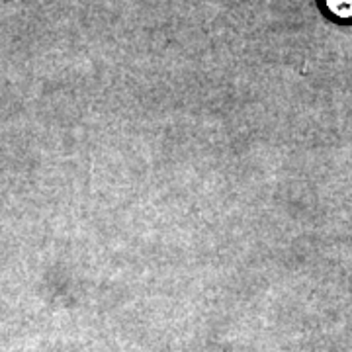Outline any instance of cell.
<instances>
[{
    "label": "cell",
    "instance_id": "obj_1",
    "mask_svg": "<svg viewBox=\"0 0 352 352\" xmlns=\"http://www.w3.org/2000/svg\"><path fill=\"white\" fill-rule=\"evenodd\" d=\"M323 10L335 20L349 22L352 20V0H321Z\"/></svg>",
    "mask_w": 352,
    "mask_h": 352
}]
</instances>
